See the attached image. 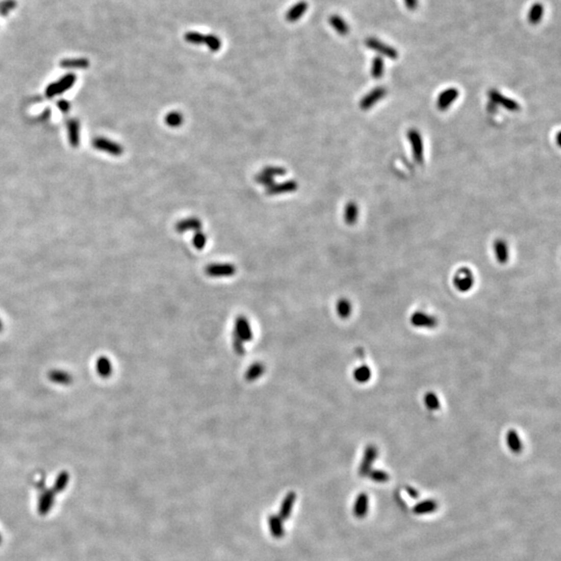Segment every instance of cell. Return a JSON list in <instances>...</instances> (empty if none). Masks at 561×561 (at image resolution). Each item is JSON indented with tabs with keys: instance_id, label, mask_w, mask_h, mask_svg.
<instances>
[{
	"instance_id": "cell-1",
	"label": "cell",
	"mask_w": 561,
	"mask_h": 561,
	"mask_svg": "<svg viewBox=\"0 0 561 561\" xmlns=\"http://www.w3.org/2000/svg\"><path fill=\"white\" fill-rule=\"evenodd\" d=\"M407 139L411 145L413 158L417 163H422L424 160V144L421 133L413 128L407 131Z\"/></svg>"
},
{
	"instance_id": "cell-2",
	"label": "cell",
	"mask_w": 561,
	"mask_h": 561,
	"mask_svg": "<svg viewBox=\"0 0 561 561\" xmlns=\"http://www.w3.org/2000/svg\"><path fill=\"white\" fill-rule=\"evenodd\" d=\"M185 40L193 45L205 44L211 51H218L221 47L220 40L212 35H202L199 33H188L185 35Z\"/></svg>"
},
{
	"instance_id": "cell-3",
	"label": "cell",
	"mask_w": 561,
	"mask_h": 561,
	"mask_svg": "<svg viewBox=\"0 0 561 561\" xmlns=\"http://www.w3.org/2000/svg\"><path fill=\"white\" fill-rule=\"evenodd\" d=\"M474 275L471 269L467 267L460 268L453 276V285L461 292H468L474 285Z\"/></svg>"
},
{
	"instance_id": "cell-4",
	"label": "cell",
	"mask_w": 561,
	"mask_h": 561,
	"mask_svg": "<svg viewBox=\"0 0 561 561\" xmlns=\"http://www.w3.org/2000/svg\"><path fill=\"white\" fill-rule=\"evenodd\" d=\"M252 330L251 326L244 316H239L236 318L234 323V332H233V339L240 341L241 343L248 342L252 339Z\"/></svg>"
},
{
	"instance_id": "cell-5",
	"label": "cell",
	"mask_w": 561,
	"mask_h": 561,
	"mask_svg": "<svg viewBox=\"0 0 561 561\" xmlns=\"http://www.w3.org/2000/svg\"><path fill=\"white\" fill-rule=\"evenodd\" d=\"M365 44H366L367 48L375 51L376 53L382 55V56H386V58L390 59V60H397L398 59V51L393 48L392 46L375 39V38H368L366 39V41H365Z\"/></svg>"
},
{
	"instance_id": "cell-6",
	"label": "cell",
	"mask_w": 561,
	"mask_h": 561,
	"mask_svg": "<svg viewBox=\"0 0 561 561\" xmlns=\"http://www.w3.org/2000/svg\"><path fill=\"white\" fill-rule=\"evenodd\" d=\"M94 148L106 152L112 156H121L124 152V149L119 144L111 142V140L104 137H96L93 139Z\"/></svg>"
},
{
	"instance_id": "cell-7",
	"label": "cell",
	"mask_w": 561,
	"mask_h": 561,
	"mask_svg": "<svg viewBox=\"0 0 561 561\" xmlns=\"http://www.w3.org/2000/svg\"><path fill=\"white\" fill-rule=\"evenodd\" d=\"M489 97H490V100L492 101V103H494L496 105H499V106H502V107H504L505 109H507L509 111H518V110L521 109V106L517 101H515L512 98L505 97L503 94H501L499 91H497L495 89H493L489 92Z\"/></svg>"
},
{
	"instance_id": "cell-8",
	"label": "cell",
	"mask_w": 561,
	"mask_h": 561,
	"mask_svg": "<svg viewBox=\"0 0 561 561\" xmlns=\"http://www.w3.org/2000/svg\"><path fill=\"white\" fill-rule=\"evenodd\" d=\"M387 94V90L384 87H376L369 93L365 95L360 101V108L368 110L372 108L377 102H379Z\"/></svg>"
},
{
	"instance_id": "cell-9",
	"label": "cell",
	"mask_w": 561,
	"mask_h": 561,
	"mask_svg": "<svg viewBox=\"0 0 561 561\" xmlns=\"http://www.w3.org/2000/svg\"><path fill=\"white\" fill-rule=\"evenodd\" d=\"M460 92L455 88H449L442 91L437 99V107L441 111L447 110L458 98Z\"/></svg>"
},
{
	"instance_id": "cell-10",
	"label": "cell",
	"mask_w": 561,
	"mask_h": 561,
	"mask_svg": "<svg viewBox=\"0 0 561 561\" xmlns=\"http://www.w3.org/2000/svg\"><path fill=\"white\" fill-rule=\"evenodd\" d=\"M74 81H75V76L74 75H68V76L62 78L60 81L52 83L51 86H49L48 89L46 90L47 97L52 98L54 96H58V95H61V94L65 93L66 91H68L73 86Z\"/></svg>"
},
{
	"instance_id": "cell-11",
	"label": "cell",
	"mask_w": 561,
	"mask_h": 561,
	"mask_svg": "<svg viewBox=\"0 0 561 561\" xmlns=\"http://www.w3.org/2000/svg\"><path fill=\"white\" fill-rule=\"evenodd\" d=\"M205 272L208 276H211V277L232 276L236 272V267L233 264H230V263L210 264L206 267Z\"/></svg>"
},
{
	"instance_id": "cell-12",
	"label": "cell",
	"mask_w": 561,
	"mask_h": 561,
	"mask_svg": "<svg viewBox=\"0 0 561 561\" xmlns=\"http://www.w3.org/2000/svg\"><path fill=\"white\" fill-rule=\"evenodd\" d=\"M411 323L415 327L420 328H432L437 325V319L428 313L423 311H418L413 314L411 317Z\"/></svg>"
},
{
	"instance_id": "cell-13",
	"label": "cell",
	"mask_w": 561,
	"mask_h": 561,
	"mask_svg": "<svg viewBox=\"0 0 561 561\" xmlns=\"http://www.w3.org/2000/svg\"><path fill=\"white\" fill-rule=\"evenodd\" d=\"M298 188V184L294 180L285 181L278 184H272L271 186L266 188V194L268 195H277L283 193H289L296 191Z\"/></svg>"
},
{
	"instance_id": "cell-14",
	"label": "cell",
	"mask_w": 561,
	"mask_h": 561,
	"mask_svg": "<svg viewBox=\"0 0 561 561\" xmlns=\"http://www.w3.org/2000/svg\"><path fill=\"white\" fill-rule=\"evenodd\" d=\"M178 233H184L188 231H200L202 229V221L196 217H189L178 221L175 226Z\"/></svg>"
},
{
	"instance_id": "cell-15",
	"label": "cell",
	"mask_w": 561,
	"mask_h": 561,
	"mask_svg": "<svg viewBox=\"0 0 561 561\" xmlns=\"http://www.w3.org/2000/svg\"><path fill=\"white\" fill-rule=\"evenodd\" d=\"M376 456H377V451H376L375 447H373V446L368 447L367 450L365 451V455L362 460V463H361V466H360V469H359L360 475L365 476V475L369 474L370 468H371L374 460L376 458Z\"/></svg>"
},
{
	"instance_id": "cell-16",
	"label": "cell",
	"mask_w": 561,
	"mask_h": 561,
	"mask_svg": "<svg viewBox=\"0 0 561 561\" xmlns=\"http://www.w3.org/2000/svg\"><path fill=\"white\" fill-rule=\"evenodd\" d=\"M494 252L497 261L500 264L507 263L509 259V248L507 242L503 239H497L494 242Z\"/></svg>"
},
{
	"instance_id": "cell-17",
	"label": "cell",
	"mask_w": 561,
	"mask_h": 561,
	"mask_svg": "<svg viewBox=\"0 0 561 561\" xmlns=\"http://www.w3.org/2000/svg\"><path fill=\"white\" fill-rule=\"evenodd\" d=\"M295 501H296V494L294 492H290L285 496V498L282 502V505H280L279 513H278V517L280 519L287 520L290 517Z\"/></svg>"
},
{
	"instance_id": "cell-18",
	"label": "cell",
	"mask_w": 561,
	"mask_h": 561,
	"mask_svg": "<svg viewBox=\"0 0 561 561\" xmlns=\"http://www.w3.org/2000/svg\"><path fill=\"white\" fill-rule=\"evenodd\" d=\"M282 519H280L278 516H269L268 517V527H269V531L271 533V536L274 538V539H282L285 534V531H284V527H283V523H282Z\"/></svg>"
},
{
	"instance_id": "cell-19",
	"label": "cell",
	"mask_w": 561,
	"mask_h": 561,
	"mask_svg": "<svg viewBox=\"0 0 561 561\" xmlns=\"http://www.w3.org/2000/svg\"><path fill=\"white\" fill-rule=\"evenodd\" d=\"M67 127H68V136H69L70 144L72 145V147L76 148L80 143V129H79L80 124L77 120L72 119L68 121Z\"/></svg>"
},
{
	"instance_id": "cell-20",
	"label": "cell",
	"mask_w": 561,
	"mask_h": 561,
	"mask_svg": "<svg viewBox=\"0 0 561 561\" xmlns=\"http://www.w3.org/2000/svg\"><path fill=\"white\" fill-rule=\"evenodd\" d=\"M360 210L355 202H348L344 208V221L348 226H353L359 218Z\"/></svg>"
},
{
	"instance_id": "cell-21",
	"label": "cell",
	"mask_w": 561,
	"mask_h": 561,
	"mask_svg": "<svg viewBox=\"0 0 561 561\" xmlns=\"http://www.w3.org/2000/svg\"><path fill=\"white\" fill-rule=\"evenodd\" d=\"M368 511V497L366 494H360L355 500L353 515L354 517L361 519L366 516Z\"/></svg>"
},
{
	"instance_id": "cell-22",
	"label": "cell",
	"mask_w": 561,
	"mask_h": 561,
	"mask_svg": "<svg viewBox=\"0 0 561 561\" xmlns=\"http://www.w3.org/2000/svg\"><path fill=\"white\" fill-rule=\"evenodd\" d=\"M329 24L334 30L341 36H346L349 33V27L347 23L338 15H333L329 18Z\"/></svg>"
},
{
	"instance_id": "cell-23",
	"label": "cell",
	"mask_w": 561,
	"mask_h": 561,
	"mask_svg": "<svg viewBox=\"0 0 561 561\" xmlns=\"http://www.w3.org/2000/svg\"><path fill=\"white\" fill-rule=\"evenodd\" d=\"M54 503V494L52 492L44 493L39 500V513L44 516L49 513Z\"/></svg>"
},
{
	"instance_id": "cell-24",
	"label": "cell",
	"mask_w": 561,
	"mask_h": 561,
	"mask_svg": "<svg viewBox=\"0 0 561 561\" xmlns=\"http://www.w3.org/2000/svg\"><path fill=\"white\" fill-rule=\"evenodd\" d=\"M544 13H545V8L544 6L541 4V3H537L533 5L529 11V14H528V21L530 22V24L532 25H537L539 24L542 19H543V16H544Z\"/></svg>"
},
{
	"instance_id": "cell-25",
	"label": "cell",
	"mask_w": 561,
	"mask_h": 561,
	"mask_svg": "<svg viewBox=\"0 0 561 561\" xmlns=\"http://www.w3.org/2000/svg\"><path fill=\"white\" fill-rule=\"evenodd\" d=\"M506 443L508 448L515 453H519L522 451L523 444L521 441V438L519 437L518 432L516 430H509L506 435Z\"/></svg>"
},
{
	"instance_id": "cell-26",
	"label": "cell",
	"mask_w": 561,
	"mask_h": 561,
	"mask_svg": "<svg viewBox=\"0 0 561 561\" xmlns=\"http://www.w3.org/2000/svg\"><path fill=\"white\" fill-rule=\"evenodd\" d=\"M307 9H308V5L304 2H300L296 5H294L287 13V16H286L287 20L290 21V22L297 21L301 16L304 15Z\"/></svg>"
},
{
	"instance_id": "cell-27",
	"label": "cell",
	"mask_w": 561,
	"mask_h": 561,
	"mask_svg": "<svg viewBox=\"0 0 561 561\" xmlns=\"http://www.w3.org/2000/svg\"><path fill=\"white\" fill-rule=\"evenodd\" d=\"M371 375H372L371 369L367 366V365H361V366L355 368L353 371V378L360 384H365L369 381L371 378Z\"/></svg>"
},
{
	"instance_id": "cell-28",
	"label": "cell",
	"mask_w": 561,
	"mask_h": 561,
	"mask_svg": "<svg viewBox=\"0 0 561 561\" xmlns=\"http://www.w3.org/2000/svg\"><path fill=\"white\" fill-rule=\"evenodd\" d=\"M438 508V503L434 500H426L417 504L414 507V513L416 515H425L435 512Z\"/></svg>"
},
{
	"instance_id": "cell-29",
	"label": "cell",
	"mask_w": 561,
	"mask_h": 561,
	"mask_svg": "<svg viewBox=\"0 0 561 561\" xmlns=\"http://www.w3.org/2000/svg\"><path fill=\"white\" fill-rule=\"evenodd\" d=\"M336 310L339 317L343 319L348 318L351 315V311H352L351 302L347 298H341L338 300V302H337Z\"/></svg>"
},
{
	"instance_id": "cell-30",
	"label": "cell",
	"mask_w": 561,
	"mask_h": 561,
	"mask_svg": "<svg viewBox=\"0 0 561 561\" xmlns=\"http://www.w3.org/2000/svg\"><path fill=\"white\" fill-rule=\"evenodd\" d=\"M164 122L167 126L172 128H178L183 124L184 117L180 111H171L165 116Z\"/></svg>"
},
{
	"instance_id": "cell-31",
	"label": "cell",
	"mask_w": 561,
	"mask_h": 561,
	"mask_svg": "<svg viewBox=\"0 0 561 561\" xmlns=\"http://www.w3.org/2000/svg\"><path fill=\"white\" fill-rule=\"evenodd\" d=\"M264 365L261 364V363H255L252 364L251 366L248 368V370L246 371V374H245V378L246 380L248 381H252V380H256L258 379L261 375H263L264 373Z\"/></svg>"
},
{
	"instance_id": "cell-32",
	"label": "cell",
	"mask_w": 561,
	"mask_h": 561,
	"mask_svg": "<svg viewBox=\"0 0 561 561\" xmlns=\"http://www.w3.org/2000/svg\"><path fill=\"white\" fill-rule=\"evenodd\" d=\"M97 371L103 377H107L111 374L112 365H111L110 361L107 358L101 356V358L98 359V361H97Z\"/></svg>"
},
{
	"instance_id": "cell-33",
	"label": "cell",
	"mask_w": 561,
	"mask_h": 561,
	"mask_svg": "<svg viewBox=\"0 0 561 561\" xmlns=\"http://www.w3.org/2000/svg\"><path fill=\"white\" fill-rule=\"evenodd\" d=\"M385 72V63L381 56H375L372 61L371 67V76L374 79H379Z\"/></svg>"
},
{
	"instance_id": "cell-34",
	"label": "cell",
	"mask_w": 561,
	"mask_h": 561,
	"mask_svg": "<svg viewBox=\"0 0 561 561\" xmlns=\"http://www.w3.org/2000/svg\"><path fill=\"white\" fill-rule=\"evenodd\" d=\"M49 377L52 381H54L56 384H63V385L69 384L72 380L71 376L68 372L61 371V370H53L52 372H50Z\"/></svg>"
},
{
	"instance_id": "cell-35",
	"label": "cell",
	"mask_w": 561,
	"mask_h": 561,
	"mask_svg": "<svg viewBox=\"0 0 561 561\" xmlns=\"http://www.w3.org/2000/svg\"><path fill=\"white\" fill-rule=\"evenodd\" d=\"M424 404L428 410L436 411V410L440 409L441 402H440V399H439L438 395H436L435 393H432V392H428V393H426L425 396H424Z\"/></svg>"
},
{
	"instance_id": "cell-36",
	"label": "cell",
	"mask_w": 561,
	"mask_h": 561,
	"mask_svg": "<svg viewBox=\"0 0 561 561\" xmlns=\"http://www.w3.org/2000/svg\"><path fill=\"white\" fill-rule=\"evenodd\" d=\"M262 174L264 175H267L271 178H274V177H280V176H284L286 175L287 171L285 170L284 167H280V166H266L264 167L262 172Z\"/></svg>"
},
{
	"instance_id": "cell-37",
	"label": "cell",
	"mask_w": 561,
	"mask_h": 561,
	"mask_svg": "<svg viewBox=\"0 0 561 561\" xmlns=\"http://www.w3.org/2000/svg\"><path fill=\"white\" fill-rule=\"evenodd\" d=\"M69 482V475L68 473L66 472H63L59 475L58 478H56L55 480V484H54V492L55 493H60V492H63L67 484Z\"/></svg>"
},
{
	"instance_id": "cell-38",
	"label": "cell",
	"mask_w": 561,
	"mask_h": 561,
	"mask_svg": "<svg viewBox=\"0 0 561 561\" xmlns=\"http://www.w3.org/2000/svg\"><path fill=\"white\" fill-rule=\"evenodd\" d=\"M207 242V236L205 233L200 231H196L194 233V236L192 238V244L196 249H203Z\"/></svg>"
},
{
	"instance_id": "cell-39",
	"label": "cell",
	"mask_w": 561,
	"mask_h": 561,
	"mask_svg": "<svg viewBox=\"0 0 561 561\" xmlns=\"http://www.w3.org/2000/svg\"><path fill=\"white\" fill-rule=\"evenodd\" d=\"M369 476L370 478L375 481V482H385L388 480L389 476L387 473H385L384 471H370L369 472Z\"/></svg>"
},
{
	"instance_id": "cell-40",
	"label": "cell",
	"mask_w": 561,
	"mask_h": 561,
	"mask_svg": "<svg viewBox=\"0 0 561 561\" xmlns=\"http://www.w3.org/2000/svg\"><path fill=\"white\" fill-rule=\"evenodd\" d=\"M255 180H256V182H257L258 184L263 185V186H265L266 188L269 187V186H271L272 184H274L273 178H271V177H269V176H267V175H264V174H262V173L258 174V175L255 177Z\"/></svg>"
},
{
	"instance_id": "cell-41",
	"label": "cell",
	"mask_w": 561,
	"mask_h": 561,
	"mask_svg": "<svg viewBox=\"0 0 561 561\" xmlns=\"http://www.w3.org/2000/svg\"><path fill=\"white\" fill-rule=\"evenodd\" d=\"M404 4L410 11H415L418 7V0H404Z\"/></svg>"
},
{
	"instance_id": "cell-42",
	"label": "cell",
	"mask_w": 561,
	"mask_h": 561,
	"mask_svg": "<svg viewBox=\"0 0 561 561\" xmlns=\"http://www.w3.org/2000/svg\"><path fill=\"white\" fill-rule=\"evenodd\" d=\"M58 106L61 108V110H62L63 112H66L67 110L70 109V104H69L68 102H66V101H60V102H58Z\"/></svg>"
},
{
	"instance_id": "cell-43",
	"label": "cell",
	"mask_w": 561,
	"mask_h": 561,
	"mask_svg": "<svg viewBox=\"0 0 561 561\" xmlns=\"http://www.w3.org/2000/svg\"><path fill=\"white\" fill-rule=\"evenodd\" d=\"M406 491H407V493L410 494V496H411V497H413V498H417V497H418V494H417V492H416V491H415V490H414L413 488H412V489H411V488H407V489H406Z\"/></svg>"
},
{
	"instance_id": "cell-44",
	"label": "cell",
	"mask_w": 561,
	"mask_h": 561,
	"mask_svg": "<svg viewBox=\"0 0 561 561\" xmlns=\"http://www.w3.org/2000/svg\"><path fill=\"white\" fill-rule=\"evenodd\" d=\"M2 328H3V322L0 320V330H2Z\"/></svg>"
},
{
	"instance_id": "cell-45",
	"label": "cell",
	"mask_w": 561,
	"mask_h": 561,
	"mask_svg": "<svg viewBox=\"0 0 561 561\" xmlns=\"http://www.w3.org/2000/svg\"><path fill=\"white\" fill-rule=\"evenodd\" d=\"M0 543H2V536H0Z\"/></svg>"
}]
</instances>
